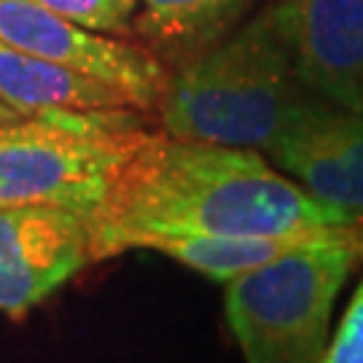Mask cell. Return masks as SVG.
Wrapping results in <instances>:
<instances>
[{
    "instance_id": "10",
    "label": "cell",
    "mask_w": 363,
    "mask_h": 363,
    "mask_svg": "<svg viewBox=\"0 0 363 363\" xmlns=\"http://www.w3.org/2000/svg\"><path fill=\"white\" fill-rule=\"evenodd\" d=\"M250 0H140L135 35L164 62H189L223 40Z\"/></svg>"
},
{
    "instance_id": "8",
    "label": "cell",
    "mask_w": 363,
    "mask_h": 363,
    "mask_svg": "<svg viewBox=\"0 0 363 363\" xmlns=\"http://www.w3.org/2000/svg\"><path fill=\"white\" fill-rule=\"evenodd\" d=\"M267 154L301 189L363 220V113L312 100Z\"/></svg>"
},
{
    "instance_id": "9",
    "label": "cell",
    "mask_w": 363,
    "mask_h": 363,
    "mask_svg": "<svg viewBox=\"0 0 363 363\" xmlns=\"http://www.w3.org/2000/svg\"><path fill=\"white\" fill-rule=\"evenodd\" d=\"M0 100L33 116L43 111L135 108L121 89L100 78L22 52L0 38Z\"/></svg>"
},
{
    "instance_id": "1",
    "label": "cell",
    "mask_w": 363,
    "mask_h": 363,
    "mask_svg": "<svg viewBox=\"0 0 363 363\" xmlns=\"http://www.w3.org/2000/svg\"><path fill=\"white\" fill-rule=\"evenodd\" d=\"M355 220L272 169L259 151L148 132L89 218L91 261L151 237L296 234Z\"/></svg>"
},
{
    "instance_id": "11",
    "label": "cell",
    "mask_w": 363,
    "mask_h": 363,
    "mask_svg": "<svg viewBox=\"0 0 363 363\" xmlns=\"http://www.w3.org/2000/svg\"><path fill=\"white\" fill-rule=\"evenodd\" d=\"M345 226L334 229H312L296 234H245V237H208V234H175V237H151L145 240V250L164 253L169 259L181 261L183 267L208 274L213 280L229 283L237 274L250 272L261 264L286 256L312 242H320L331 234L342 232Z\"/></svg>"
},
{
    "instance_id": "14",
    "label": "cell",
    "mask_w": 363,
    "mask_h": 363,
    "mask_svg": "<svg viewBox=\"0 0 363 363\" xmlns=\"http://www.w3.org/2000/svg\"><path fill=\"white\" fill-rule=\"evenodd\" d=\"M19 118H25V113H19L16 108H11L9 103H3V100H0V127L13 124V121H19Z\"/></svg>"
},
{
    "instance_id": "4",
    "label": "cell",
    "mask_w": 363,
    "mask_h": 363,
    "mask_svg": "<svg viewBox=\"0 0 363 363\" xmlns=\"http://www.w3.org/2000/svg\"><path fill=\"white\" fill-rule=\"evenodd\" d=\"M361 223L226 283V320L245 363H323L331 312L355 261Z\"/></svg>"
},
{
    "instance_id": "2",
    "label": "cell",
    "mask_w": 363,
    "mask_h": 363,
    "mask_svg": "<svg viewBox=\"0 0 363 363\" xmlns=\"http://www.w3.org/2000/svg\"><path fill=\"white\" fill-rule=\"evenodd\" d=\"M312 100L267 6L169 73L156 111L172 138L267 151Z\"/></svg>"
},
{
    "instance_id": "13",
    "label": "cell",
    "mask_w": 363,
    "mask_h": 363,
    "mask_svg": "<svg viewBox=\"0 0 363 363\" xmlns=\"http://www.w3.org/2000/svg\"><path fill=\"white\" fill-rule=\"evenodd\" d=\"M323 363H363V280L328 345Z\"/></svg>"
},
{
    "instance_id": "12",
    "label": "cell",
    "mask_w": 363,
    "mask_h": 363,
    "mask_svg": "<svg viewBox=\"0 0 363 363\" xmlns=\"http://www.w3.org/2000/svg\"><path fill=\"white\" fill-rule=\"evenodd\" d=\"M46 11L62 16L78 27L127 38L135 33L138 0H35Z\"/></svg>"
},
{
    "instance_id": "3",
    "label": "cell",
    "mask_w": 363,
    "mask_h": 363,
    "mask_svg": "<svg viewBox=\"0 0 363 363\" xmlns=\"http://www.w3.org/2000/svg\"><path fill=\"white\" fill-rule=\"evenodd\" d=\"M148 132L132 108L43 111L0 127V208L40 205L89 220Z\"/></svg>"
},
{
    "instance_id": "7",
    "label": "cell",
    "mask_w": 363,
    "mask_h": 363,
    "mask_svg": "<svg viewBox=\"0 0 363 363\" xmlns=\"http://www.w3.org/2000/svg\"><path fill=\"white\" fill-rule=\"evenodd\" d=\"M269 9L304 86L363 113V0H280Z\"/></svg>"
},
{
    "instance_id": "5",
    "label": "cell",
    "mask_w": 363,
    "mask_h": 363,
    "mask_svg": "<svg viewBox=\"0 0 363 363\" xmlns=\"http://www.w3.org/2000/svg\"><path fill=\"white\" fill-rule=\"evenodd\" d=\"M0 38L22 52L100 78L124 91L140 111H154L167 89L169 70L151 49L97 35L46 11L35 0H0Z\"/></svg>"
},
{
    "instance_id": "15",
    "label": "cell",
    "mask_w": 363,
    "mask_h": 363,
    "mask_svg": "<svg viewBox=\"0 0 363 363\" xmlns=\"http://www.w3.org/2000/svg\"><path fill=\"white\" fill-rule=\"evenodd\" d=\"M361 259H363V256H361Z\"/></svg>"
},
{
    "instance_id": "6",
    "label": "cell",
    "mask_w": 363,
    "mask_h": 363,
    "mask_svg": "<svg viewBox=\"0 0 363 363\" xmlns=\"http://www.w3.org/2000/svg\"><path fill=\"white\" fill-rule=\"evenodd\" d=\"M86 264V218L40 205L0 208V315L25 318Z\"/></svg>"
}]
</instances>
